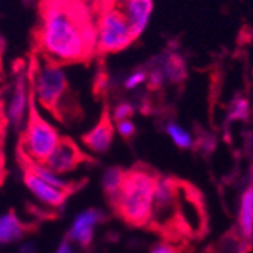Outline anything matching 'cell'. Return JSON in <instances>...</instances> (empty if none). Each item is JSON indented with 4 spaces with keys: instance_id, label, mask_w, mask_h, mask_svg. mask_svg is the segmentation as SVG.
<instances>
[{
    "instance_id": "obj_11",
    "label": "cell",
    "mask_w": 253,
    "mask_h": 253,
    "mask_svg": "<svg viewBox=\"0 0 253 253\" xmlns=\"http://www.w3.org/2000/svg\"><path fill=\"white\" fill-rule=\"evenodd\" d=\"M29 102H31V86L25 76H20L14 85L12 94L5 109L6 122L15 127H20L28 114Z\"/></svg>"
},
{
    "instance_id": "obj_27",
    "label": "cell",
    "mask_w": 253,
    "mask_h": 253,
    "mask_svg": "<svg viewBox=\"0 0 253 253\" xmlns=\"http://www.w3.org/2000/svg\"><path fill=\"white\" fill-rule=\"evenodd\" d=\"M6 126H8V122H6V116H5V108H3L2 100H0V138L3 136Z\"/></svg>"
},
{
    "instance_id": "obj_10",
    "label": "cell",
    "mask_w": 253,
    "mask_h": 253,
    "mask_svg": "<svg viewBox=\"0 0 253 253\" xmlns=\"http://www.w3.org/2000/svg\"><path fill=\"white\" fill-rule=\"evenodd\" d=\"M114 132H116V127H114V123L111 119V112L105 109L102 112L97 125L94 127H91L82 136V144L94 153H105L109 150L112 144Z\"/></svg>"
},
{
    "instance_id": "obj_15",
    "label": "cell",
    "mask_w": 253,
    "mask_h": 253,
    "mask_svg": "<svg viewBox=\"0 0 253 253\" xmlns=\"http://www.w3.org/2000/svg\"><path fill=\"white\" fill-rule=\"evenodd\" d=\"M238 229L244 243L250 244L253 237V190L252 185L246 188L241 194L238 208Z\"/></svg>"
},
{
    "instance_id": "obj_28",
    "label": "cell",
    "mask_w": 253,
    "mask_h": 253,
    "mask_svg": "<svg viewBox=\"0 0 253 253\" xmlns=\"http://www.w3.org/2000/svg\"><path fill=\"white\" fill-rule=\"evenodd\" d=\"M56 253H75L73 252V247H72V243L68 241V240L64 241V243H61V246L58 247Z\"/></svg>"
},
{
    "instance_id": "obj_8",
    "label": "cell",
    "mask_w": 253,
    "mask_h": 253,
    "mask_svg": "<svg viewBox=\"0 0 253 253\" xmlns=\"http://www.w3.org/2000/svg\"><path fill=\"white\" fill-rule=\"evenodd\" d=\"M91 158L79 147L70 136H61L50 156L44 161V166L58 176L75 171L79 166L86 164Z\"/></svg>"
},
{
    "instance_id": "obj_23",
    "label": "cell",
    "mask_w": 253,
    "mask_h": 253,
    "mask_svg": "<svg viewBox=\"0 0 253 253\" xmlns=\"http://www.w3.org/2000/svg\"><path fill=\"white\" fill-rule=\"evenodd\" d=\"M114 127H116V130H117L123 138H126V140L132 138V136L135 135V130H136V127H135V125H133L132 120H122V122H117Z\"/></svg>"
},
{
    "instance_id": "obj_5",
    "label": "cell",
    "mask_w": 253,
    "mask_h": 253,
    "mask_svg": "<svg viewBox=\"0 0 253 253\" xmlns=\"http://www.w3.org/2000/svg\"><path fill=\"white\" fill-rule=\"evenodd\" d=\"M176 182L174 177L159 176L155 188L152 215L147 227H152L167 240L182 238L176 208Z\"/></svg>"
},
{
    "instance_id": "obj_4",
    "label": "cell",
    "mask_w": 253,
    "mask_h": 253,
    "mask_svg": "<svg viewBox=\"0 0 253 253\" xmlns=\"http://www.w3.org/2000/svg\"><path fill=\"white\" fill-rule=\"evenodd\" d=\"M59 138L61 135L53 127V125H50L40 114L31 93V102L26 114V125L20 135L17 150H20L32 163L44 164V161L50 156V153L56 147Z\"/></svg>"
},
{
    "instance_id": "obj_25",
    "label": "cell",
    "mask_w": 253,
    "mask_h": 253,
    "mask_svg": "<svg viewBox=\"0 0 253 253\" xmlns=\"http://www.w3.org/2000/svg\"><path fill=\"white\" fill-rule=\"evenodd\" d=\"M150 253H177V250L170 244V243H158L152 250Z\"/></svg>"
},
{
    "instance_id": "obj_16",
    "label": "cell",
    "mask_w": 253,
    "mask_h": 253,
    "mask_svg": "<svg viewBox=\"0 0 253 253\" xmlns=\"http://www.w3.org/2000/svg\"><path fill=\"white\" fill-rule=\"evenodd\" d=\"M28 232H29V226L25 221H21L14 211L0 215V243L18 241Z\"/></svg>"
},
{
    "instance_id": "obj_7",
    "label": "cell",
    "mask_w": 253,
    "mask_h": 253,
    "mask_svg": "<svg viewBox=\"0 0 253 253\" xmlns=\"http://www.w3.org/2000/svg\"><path fill=\"white\" fill-rule=\"evenodd\" d=\"M176 208L180 234L183 237H200L206 231V211L200 191L185 180L176 182Z\"/></svg>"
},
{
    "instance_id": "obj_20",
    "label": "cell",
    "mask_w": 253,
    "mask_h": 253,
    "mask_svg": "<svg viewBox=\"0 0 253 253\" xmlns=\"http://www.w3.org/2000/svg\"><path fill=\"white\" fill-rule=\"evenodd\" d=\"M250 114V103L246 97H235L229 106L227 120L231 122H246Z\"/></svg>"
},
{
    "instance_id": "obj_21",
    "label": "cell",
    "mask_w": 253,
    "mask_h": 253,
    "mask_svg": "<svg viewBox=\"0 0 253 253\" xmlns=\"http://www.w3.org/2000/svg\"><path fill=\"white\" fill-rule=\"evenodd\" d=\"M133 116V106L127 102H122L119 103L116 108H114L111 119L112 122H122V120H130V117Z\"/></svg>"
},
{
    "instance_id": "obj_29",
    "label": "cell",
    "mask_w": 253,
    "mask_h": 253,
    "mask_svg": "<svg viewBox=\"0 0 253 253\" xmlns=\"http://www.w3.org/2000/svg\"><path fill=\"white\" fill-rule=\"evenodd\" d=\"M0 78H2V64H0Z\"/></svg>"
},
{
    "instance_id": "obj_3",
    "label": "cell",
    "mask_w": 253,
    "mask_h": 253,
    "mask_svg": "<svg viewBox=\"0 0 253 253\" xmlns=\"http://www.w3.org/2000/svg\"><path fill=\"white\" fill-rule=\"evenodd\" d=\"M31 93L35 103L50 112L59 122H65V119L70 116L65 108L68 81L61 65L44 58L35 59L31 73Z\"/></svg>"
},
{
    "instance_id": "obj_26",
    "label": "cell",
    "mask_w": 253,
    "mask_h": 253,
    "mask_svg": "<svg viewBox=\"0 0 253 253\" xmlns=\"http://www.w3.org/2000/svg\"><path fill=\"white\" fill-rule=\"evenodd\" d=\"M6 158H5V153H3V149L0 146V185L5 182V177H6Z\"/></svg>"
},
{
    "instance_id": "obj_19",
    "label": "cell",
    "mask_w": 253,
    "mask_h": 253,
    "mask_svg": "<svg viewBox=\"0 0 253 253\" xmlns=\"http://www.w3.org/2000/svg\"><path fill=\"white\" fill-rule=\"evenodd\" d=\"M164 78L173 81V82H179L185 78V65H183V59H180L176 55H171L170 58L166 59L163 68H161Z\"/></svg>"
},
{
    "instance_id": "obj_6",
    "label": "cell",
    "mask_w": 253,
    "mask_h": 253,
    "mask_svg": "<svg viewBox=\"0 0 253 253\" xmlns=\"http://www.w3.org/2000/svg\"><path fill=\"white\" fill-rule=\"evenodd\" d=\"M135 41L126 18L116 6L109 3L96 20V49L102 53H116L127 49Z\"/></svg>"
},
{
    "instance_id": "obj_2",
    "label": "cell",
    "mask_w": 253,
    "mask_h": 253,
    "mask_svg": "<svg viewBox=\"0 0 253 253\" xmlns=\"http://www.w3.org/2000/svg\"><path fill=\"white\" fill-rule=\"evenodd\" d=\"M158 177L159 174L146 166H133L125 170L122 188L111 206L127 224L147 227Z\"/></svg>"
},
{
    "instance_id": "obj_17",
    "label": "cell",
    "mask_w": 253,
    "mask_h": 253,
    "mask_svg": "<svg viewBox=\"0 0 253 253\" xmlns=\"http://www.w3.org/2000/svg\"><path fill=\"white\" fill-rule=\"evenodd\" d=\"M123 177H125V169H120V167H111L105 171V174L102 177V187H103V191H105L109 203L116 200V197L122 188Z\"/></svg>"
},
{
    "instance_id": "obj_12",
    "label": "cell",
    "mask_w": 253,
    "mask_h": 253,
    "mask_svg": "<svg viewBox=\"0 0 253 253\" xmlns=\"http://www.w3.org/2000/svg\"><path fill=\"white\" fill-rule=\"evenodd\" d=\"M23 180H25V185L29 188V191L42 205L49 206V208H61V206H64V203L68 197L67 193L53 188L52 185H49V183L41 180L38 176H35L32 171H29L28 169H23Z\"/></svg>"
},
{
    "instance_id": "obj_24",
    "label": "cell",
    "mask_w": 253,
    "mask_h": 253,
    "mask_svg": "<svg viewBox=\"0 0 253 253\" xmlns=\"http://www.w3.org/2000/svg\"><path fill=\"white\" fill-rule=\"evenodd\" d=\"M164 81V75L161 72V68H155L152 72H147V82L152 86H159Z\"/></svg>"
},
{
    "instance_id": "obj_9",
    "label": "cell",
    "mask_w": 253,
    "mask_h": 253,
    "mask_svg": "<svg viewBox=\"0 0 253 253\" xmlns=\"http://www.w3.org/2000/svg\"><path fill=\"white\" fill-rule=\"evenodd\" d=\"M114 3L126 18L133 38H140L150 23L153 14V0H119Z\"/></svg>"
},
{
    "instance_id": "obj_22",
    "label": "cell",
    "mask_w": 253,
    "mask_h": 253,
    "mask_svg": "<svg viewBox=\"0 0 253 253\" xmlns=\"http://www.w3.org/2000/svg\"><path fill=\"white\" fill-rule=\"evenodd\" d=\"M147 81V72L144 70H136L133 73H130L126 79H125V88L126 89H135L141 84H144Z\"/></svg>"
},
{
    "instance_id": "obj_13",
    "label": "cell",
    "mask_w": 253,
    "mask_h": 253,
    "mask_svg": "<svg viewBox=\"0 0 253 253\" xmlns=\"http://www.w3.org/2000/svg\"><path fill=\"white\" fill-rule=\"evenodd\" d=\"M17 156H18V163H20V166H21L23 169H28V170L32 171L35 176H38L41 180H44L45 183H49V185H52L53 188H56V190H59V191L67 193L68 196L73 194L76 190H79V188L84 185V182L76 183V182H73V180H70V179H64L62 176L55 174L53 171H50L44 164L32 163V161L28 159L20 150H17Z\"/></svg>"
},
{
    "instance_id": "obj_1",
    "label": "cell",
    "mask_w": 253,
    "mask_h": 253,
    "mask_svg": "<svg viewBox=\"0 0 253 253\" xmlns=\"http://www.w3.org/2000/svg\"><path fill=\"white\" fill-rule=\"evenodd\" d=\"M41 58L56 65L75 64L93 56L96 23L84 0H45L37 34Z\"/></svg>"
},
{
    "instance_id": "obj_18",
    "label": "cell",
    "mask_w": 253,
    "mask_h": 253,
    "mask_svg": "<svg viewBox=\"0 0 253 253\" xmlns=\"http://www.w3.org/2000/svg\"><path fill=\"white\" fill-rule=\"evenodd\" d=\"M166 132L169 133V136L171 138V141L179 149L188 150V149H193L194 147V141H193L191 133L187 129H183L182 126H179L177 123H173V122L167 123Z\"/></svg>"
},
{
    "instance_id": "obj_14",
    "label": "cell",
    "mask_w": 253,
    "mask_h": 253,
    "mask_svg": "<svg viewBox=\"0 0 253 253\" xmlns=\"http://www.w3.org/2000/svg\"><path fill=\"white\" fill-rule=\"evenodd\" d=\"M103 220V214L97 210H86L84 212H81L72 227L70 232H68V237H70L72 241L78 243L82 247L89 246V243L93 241V235H94V227Z\"/></svg>"
}]
</instances>
